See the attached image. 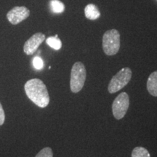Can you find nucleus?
Listing matches in <instances>:
<instances>
[{
	"instance_id": "nucleus-1",
	"label": "nucleus",
	"mask_w": 157,
	"mask_h": 157,
	"mask_svg": "<svg viewBox=\"0 0 157 157\" xmlns=\"http://www.w3.org/2000/svg\"><path fill=\"white\" fill-rule=\"evenodd\" d=\"M27 97L40 108L47 107L50 103V96L46 85L39 78H32L25 84Z\"/></svg>"
},
{
	"instance_id": "nucleus-2",
	"label": "nucleus",
	"mask_w": 157,
	"mask_h": 157,
	"mask_svg": "<svg viewBox=\"0 0 157 157\" xmlns=\"http://www.w3.org/2000/svg\"><path fill=\"white\" fill-rule=\"evenodd\" d=\"M87 76L85 66L82 62H76L74 64L71 71L70 88L72 93H77L84 87Z\"/></svg>"
},
{
	"instance_id": "nucleus-3",
	"label": "nucleus",
	"mask_w": 157,
	"mask_h": 157,
	"mask_svg": "<svg viewBox=\"0 0 157 157\" xmlns=\"http://www.w3.org/2000/svg\"><path fill=\"white\" fill-rule=\"evenodd\" d=\"M120 48V34L117 29L106 31L103 36V49L107 56H114Z\"/></svg>"
},
{
	"instance_id": "nucleus-4",
	"label": "nucleus",
	"mask_w": 157,
	"mask_h": 157,
	"mask_svg": "<svg viewBox=\"0 0 157 157\" xmlns=\"http://www.w3.org/2000/svg\"><path fill=\"white\" fill-rule=\"evenodd\" d=\"M132 77V71L128 67L123 68L111 78L108 90L109 93L113 94L119 91L129 83Z\"/></svg>"
},
{
	"instance_id": "nucleus-5",
	"label": "nucleus",
	"mask_w": 157,
	"mask_h": 157,
	"mask_svg": "<svg viewBox=\"0 0 157 157\" xmlns=\"http://www.w3.org/2000/svg\"><path fill=\"white\" fill-rule=\"evenodd\" d=\"M129 106V98L127 93H121L115 98L112 104L113 115L119 120L126 114Z\"/></svg>"
},
{
	"instance_id": "nucleus-6",
	"label": "nucleus",
	"mask_w": 157,
	"mask_h": 157,
	"mask_svg": "<svg viewBox=\"0 0 157 157\" xmlns=\"http://www.w3.org/2000/svg\"><path fill=\"white\" fill-rule=\"evenodd\" d=\"M30 15V11L25 7H15L8 12L7 17L10 23L13 25H17L24 21Z\"/></svg>"
},
{
	"instance_id": "nucleus-7",
	"label": "nucleus",
	"mask_w": 157,
	"mask_h": 157,
	"mask_svg": "<svg viewBox=\"0 0 157 157\" xmlns=\"http://www.w3.org/2000/svg\"><path fill=\"white\" fill-rule=\"evenodd\" d=\"M45 39V35L42 33H36L33 35L25 42L23 46V51L28 56H31L34 54L39 48V45L44 42Z\"/></svg>"
},
{
	"instance_id": "nucleus-8",
	"label": "nucleus",
	"mask_w": 157,
	"mask_h": 157,
	"mask_svg": "<svg viewBox=\"0 0 157 157\" xmlns=\"http://www.w3.org/2000/svg\"><path fill=\"white\" fill-rule=\"evenodd\" d=\"M84 15L87 19L95 21L101 17V12L94 4H89L84 8Z\"/></svg>"
},
{
	"instance_id": "nucleus-9",
	"label": "nucleus",
	"mask_w": 157,
	"mask_h": 157,
	"mask_svg": "<svg viewBox=\"0 0 157 157\" xmlns=\"http://www.w3.org/2000/svg\"><path fill=\"white\" fill-rule=\"evenodd\" d=\"M147 90L151 95L157 97V71L149 76L147 81Z\"/></svg>"
},
{
	"instance_id": "nucleus-10",
	"label": "nucleus",
	"mask_w": 157,
	"mask_h": 157,
	"mask_svg": "<svg viewBox=\"0 0 157 157\" xmlns=\"http://www.w3.org/2000/svg\"><path fill=\"white\" fill-rule=\"evenodd\" d=\"M46 42L50 48L56 50H59L62 47V42L60 39H58V35H56L55 36L49 37L47 39Z\"/></svg>"
},
{
	"instance_id": "nucleus-11",
	"label": "nucleus",
	"mask_w": 157,
	"mask_h": 157,
	"mask_svg": "<svg viewBox=\"0 0 157 157\" xmlns=\"http://www.w3.org/2000/svg\"><path fill=\"white\" fill-rule=\"evenodd\" d=\"M50 5L51 10L55 13H62L65 10V5L59 0H51Z\"/></svg>"
},
{
	"instance_id": "nucleus-12",
	"label": "nucleus",
	"mask_w": 157,
	"mask_h": 157,
	"mask_svg": "<svg viewBox=\"0 0 157 157\" xmlns=\"http://www.w3.org/2000/svg\"><path fill=\"white\" fill-rule=\"evenodd\" d=\"M132 157H151L148 151L143 147H135L132 152Z\"/></svg>"
},
{
	"instance_id": "nucleus-13",
	"label": "nucleus",
	"mask_w": 157,
	"mask_h": 157,
	"mask_svg": "<svg viewBox=\"0 0 157 157\" xmlns=\"http://www.w3.org/2000/svg\"><path fill=\"white\" fill-rule=\"evenodd\" d=\"M35 157H53V153L50 147H46L42 149Z\"/></svg>"
},
{
	"instance_id": "nucleus-14",
	"label": "nucleus",
	"mask_w": 157,
	"mask_h": 157,
	"mask_svg": "<svg viewBox=\"0 0 157 157\" xmlns=\"http://www.w3.org/2000/svg\"><path fill=\"white\" fill-rule=\"evenodd\" d=\"M33 66L36 70H41L44 67V62L42 59L39 56L34 57L33 59Z\"/></svg>"
},
{
	"instance_id": "nucleus-15",
	"label": "nucleus",
	"mask_w": 157,
	"mask_h": 157,
	"mask_svg": "<svg viewBox=\"0 0 157 157\" xmlns=\"http://www.w3.org/2000/svg\"><path fill=\"white\" fill-rule=\"evenodd\" d=\"M5 111H4L2 105L1 103H0V126H2V125L5 123Z\"/></svg>"
}]
</instances>
